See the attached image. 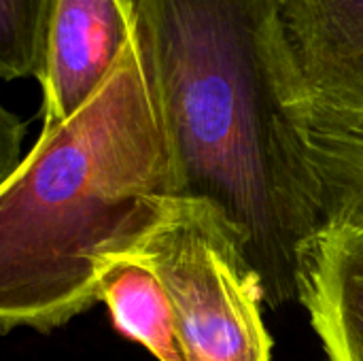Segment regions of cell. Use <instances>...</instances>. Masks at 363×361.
<instances>
[{
    "label": "cell",
    "mask_w": 363,
    "mask_h": 361,
    "mask_svg": "<svg viewBox=\"0 0 363 361\" xmlns=\"http://www.w3.org/2000/svg\"><path fill=\"white\" fill-rule=\"evenodd\" d=\"M123 260L147 266L162 283L183 360H272L262 281L238 230L215 204L168 196Z\"/></svg>",
    "instance_id": "3957f363"
},
{
    "label": "cell",
    "mask_w": 363,
    "mask_h": 361,
    "mask_svg": "<svg viewBox=\"0 0 363 361\" xmlns=\"http://www.w3.org/2000/svg\"><path fill=\"white\" fill-rule=\"evenodd\" d=\"M55 0H0V79H38Z\"/></svg>",
    "instance_id": "9c48e42d"
},
{
    "label": "cell",
    "mask_w": 363,
    "mask_h": 361,
    "mask_svg": "<svg viewBox=\"0 0 363 361\" xmlns=\"http://www.w3.org/2000/svg\"><path fill=\"white\" fill-rule=\"evenodd\" d=\"M304 102V100H302ZM313 104V102H311ZM321 106V104H319ZM330 109V106H328ZM334 111H340V113H347V115H353V117H357V119H362L363 121V96H362V100L355 104V106H349V109H334Z\"/></svg>",
    "instance_id": "8fae6325"
},
{
    "label": "cell",
    "mask_w": 363,
    "mask_h": 361,
    "mask_svg": "<svg viewBox=\"0 0 363 361\" xmlns=\"http://www.w3.org/2000/svg\"><path fill=\"white\" fill-rule=\"evenodd\" d=\"M172 196L170 160L136 32L102 87L43 128L0 185V334L51 332L100 302Z\"/></svg>",
    "instance_id": "7a4b0ae2"
},
{
    "label": "cell",
    "mask_w": 363,
    "mask_h": 361,
    "mask_svg": "<svg viewBox=\"0 0 363 361\" xmlns=\"http://www.w3.org/2000/svg\"><path fill=\"white\" fill-rule=\"evenodd\" d=\"M298 300L323 361H363V228L323 223L302 253Z\"/></svg>",
    "instance_id": "8992f818"
},
{
    "label": "cell",
    "mask_w": 363,
    "mask_h": 361,
    "mask_svg": "<svg viewBox=\"0 0 363 361\" xmlns=\"http://www.w3.org/2000/svg\"><path fill=\"white\" fill-rule=\"evenodd\" d=\"M279 4L134 0L172 196L206 200L228 217L272 309L298 298L302 253L321 228Z\"/></svg>",
    "instance_id": "6da1fadb"
},
{
    "label": "cell",
    "mask_w": 363,
    "mask_h": 361,
    "mask_svg": "<svg viewBox=\"0 0 363 361\" xmlns=\"http://www.w3.org/2000/svg\"><path fill=\"white\" fill-rule=\"evenodd\" d=\"M134 32V0H55L38 77L43 128L70 119L91 100Z\"/></svg>",
    "instance_id": "277c9868"
},
{
    "label": "cell",
    "mask_w": 363,
    "mask_h": 361,
    "mask_svg": "<svg viewBox=\"0 0 363 361\" xmlns=\"http://www.w3.org/2000/svg\"><path fill=\"white\" fill-rule=\"evenodd\" d=\"M279 34L296 100L330 109L362 100L363 0H281Z\"/></svg>",
    "instance_id": "5b68a950"
},
{
    "label": "cell",
    "mask_w": 363,
    "mask_h": 361,
    "mask_svg": "<svg viewBox=\"0 0 363 361\" xmlns=\"http://www.w3.org/2000/svg\"><path fill=\"white\" fill-rule=\"evenodd\" d=\"M26 136V123L0 104V185L21 164V145Z\"/></svg>",
    "instance_id": "30bf717a"
},
{
    "label": "cell",
    "mask_w": 363,
    "mask_h": 361,
    "mask_svg": "<svg viewBox=\"0 0 363 361\" xmlns=\"http://www.w3.org/2000/svg\"><path fill=\"white\" fill-rule=\"evenodd\" d=\"M100 300L125 338L143 345L157 361H185L168 296L147 266L132 260L111 264L100 283Z\"/></svg>",
    "instance_id": "ba28073f"
},
{
    "label": "cell",
    "mask_w": 363,
    "mask_h": 361,
    "mask_svg": "<svg viewBox=\"0 0 363 361\" xmlns=\"http://www.w3.org/2000/svg\"><path fill=\"white\" fill-rule=\"evenodd\" d=\"M291 111L317 185L321 226L363 228V121L302 100Z\"/></svg>",
    "instance_id": "52a82bcc"
}]
</instances>
